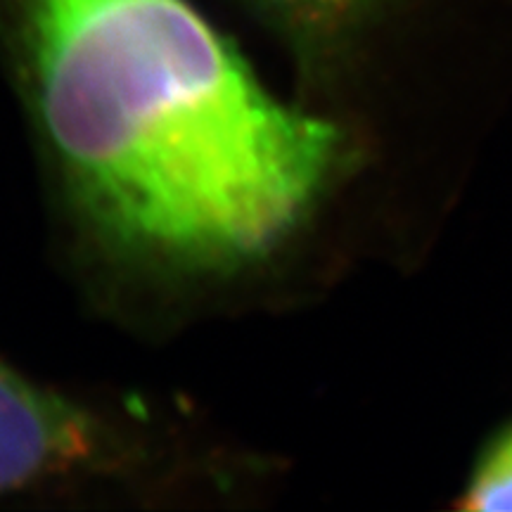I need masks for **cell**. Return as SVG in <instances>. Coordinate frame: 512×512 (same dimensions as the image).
Returning a JSON list of instances; mask_svg holds the SVG:
<instances>
[{
	"instance_id": "1",
	"label": "cell",
	"mask_w": 512,
	"mask_h": 512,
	"mask_svg": "<svg viewBox=\"0 0 512 512\" xmlns=\"http://www.w3.org/2000/svg\"><path fill=\"white\" fill-rule=\"evenodd\" d=\"M3 3L46 136L121 240L245 259L323 188L335 128L268 95L188 0Z\"/></svg>"
},
{
	"instance_id": "4",
	"label": "cell",
	"mask_w": 512,
	"mask_h": 512,
	"mask_svg": "<svg viewBox=\"0 0 512 512\" xmlns=\"http://www.w3.org/2000/svg\"><path fill=\"white\" fill-rule=\"evenodd\" d=\"M460 508L482 512L512 510V430L498 437L479 460Z\"/></svg>"
},
{
	"instance_id": "2",
	"label": "cell",
	"mask_w": 512,
	"mask_h": 512,
	"mask_svg": "<svg viewBox=\"0 0 512 512\" xmlns=\"http://www.w3.org/2000/svg\"><path fill=\"white\" fill-rule=\"evenodd\" d=\"M95 422L0 361V496L60 475L98 451Z\"/></svg>"
},
{
	"instance_id": "3",
	"label": "cell",
	"mask_w": 512,
	"mask_h": 512,
	"mask_svg": "<svg viewBox=\"0 0 512 512\" xmlns=\"http://www.w3.org/2000/svg\"><path fill=\"white\" fill-rule=\"evenodd\" d=\"M280 22L306 36H332L351 27L377 0H259Z\"/></svg>"
}]
</instances>
